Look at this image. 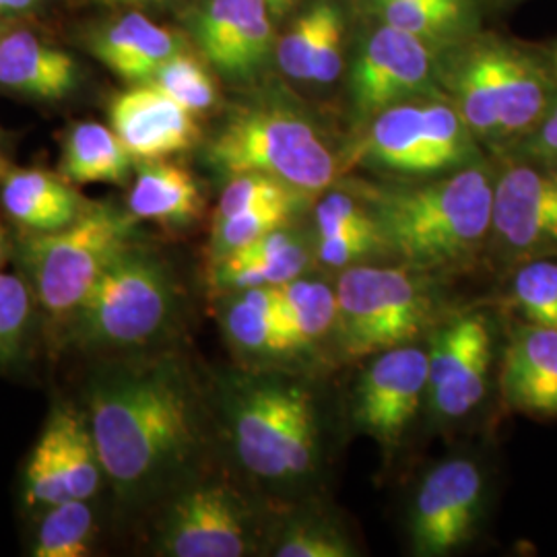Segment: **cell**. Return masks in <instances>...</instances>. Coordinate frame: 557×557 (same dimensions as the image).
Here are the masks:
<instances>
[{
    "mask_svg": "<svg viewBox=\"0 0 557 557\" xmlns=\"http://www.w3.org/2000/svg\"><path fill=\"white\" fill-rule=\"evenodd\" d=\"M87 423L103 475L120 494H135L168 475L197 442L193 391L180 368L165 361L98 380Z\"/></svg>",
    "mask_w": 557,
    "mask_h": 557,
    "instance_id": "1",
    "label": "cell"
},
{
    "mask_svg": "<svg viewBox=\"0 0 557 557\" xmlns=\"http://www.w3.org/2000/svg\"><path fill=\"white\" fill-rule=\"evenodd\" d=\"M496 170L485 160L421 186L370 188L363 200L391 257L419 273L478 259L492 232Z\"/></svg>",
    "mask_w": 557,
    "mask_h": 557,
    "instance_id": "2",
    "label": "cell"
},
{
    "mask_svg": "<svg viewBox=\"0 0 557 557\" xmlns=\"http://www.w3.org/2000/svg\"><path fill=\"white\" fill-rule=\"evenodd\" d=\"M440 83L473 137L499 158L537 128L557 98L545 48L494 34L453 48L442 60Z\"/></svg>",
    "mask_w": 557,
    "mask_h": 557,
    "instance_id": "3",
    "label": "cell"
},
{
    "mask_svg": "<svg viewBox=\"0 0 557 557\" xmlns=\"http://www.w3.org/2000/svg\"><path fill=\"white\" fill-rule=\"evenodd\" d=\"M207 160L227 178L264 174L308 195L326 190L338 172L337 158L314 120L283 100L236 110L209 143Z\"/></svg>",
    "mask_w": 557,
    "mask_h": 557,
    "instance_id": "4",
    "label": "cell"
},
{
    "mask_svg": "<svg viewBox=\"0 0 557 557\" xmlns=\"http://www.w3.org/2000/svg\"><path fill=\"white\" fill-rule=\"evenodd\" d=\"M137 244L139 220L128 209L87 205L60 230L29 232L20 259L41 308L57 319H71L103 271Z\"/></svg>",
    "mask_w": 557,
    "mask_h": 557,
    "instance_id": "5",
    "label": "cell"
},
{
    "mask_svg": "<svg viewBox=\"0 0 557 557\" xmlns=\"http://www.w3.org/2000/svg\"><path fill=\"white\" fill-rule=\"evenodd\" d=\"M335 292V335L338 349L349 359L413 343L438 312L430 283L409 267H349L341 273Z\"/></svg>",
    "mask_w": 557,
    "mask_h": 557,
    "instance_id": "6",
    "label": "cell"
},
{
    "mask_svg": "<svg viewBox=\"0 0 557 557\" xmlns=\"http://www.w3.org/2000/svg\"><path fill=\"white\" fill-rule=\"evenodd\" d=\"M176 283L163 260L128 248L71 317L73 338L94 349H131L160 337L176 310Z\"/></svg>",
    "mask_w": 557,
    "mask_h": 557,
    "instance_id": "7",
    "label": "cell"
},
{
    "mask_svg": "<svg viewBox=\"0 0 557 557\" xmlns=\"http://www.w3.org/2000/svg\"><path fill=\"white\" fill-rule=\"evenodd\" d=\"M232 400V440L246 471L283 483L314 469L319 419L306 388L278 380L248 382Z\"/></svg>",
    "mask_w": 557,
    "mask_h": 557,
    "instance_id": "8",
    "label": "cell"
},
{
    "mask_svg": "<svg viewBox=\"0 0 557 557\" xmlns=\"http://www.w3.org/2000/svg\"><path fill=\"white\" fill-rule=\"evenodd\" d=\"M359 163L398 176H444L483 161L479 143L446 96L400 101L368 122Z\"/></svg>",
    "mask_w": 557,
    "mask_h": 557,
    "instance_id": "9",
    "label": "cell"
},
{
    "mask_svg": "<svg viewBox=\"0 0 557 557\" xmlns=\"http://www.w3.org/2000/svg\"><path fill=\"white\" fill-rule=\"evenodd\" d=\"M487 250L504 269L557 259V161L502 156Z\"/></svg>",
    "mask_w": 557,
    "mask_h": 557,
    "instance_id": "10",
    "label": "cell"
},
{
    "mask_svg": "<svg viewBox=\"0 0 557 557\" xmlns=\"http://www.w3.org/2000/svg\"><path fill=\"white\" fill-rule=\"evenodd\" d=\"M438 46L380 23L359 48L349 75V98L359 122L425 96H440Z\"/></svg>",
    "mask_w": 557,
    "mask_h": 557,
    "instance_id": "11",
    "label": "cell"
},
{
    "mask_svg": "<svg viewBox=\"0 0 557 557\" xmlns=\"http://www.w3.org/2000/svg\"><path fill=\"white\" fill-rule=\"evenodd\" d=\"M485 498V479L471 458H450L421 481L409 512L416 556L442 557L475 535Z\"/></svg>",
    "mask_w": 557,
    "mask_h": 557,
    "instance_id": "12",
    "label": "cell"
},
{
    "mask_svg": "<svg viewBox=\"0 0 557 557\" xmlns=\"http://www.w3.org/2000/svg\"><path fill=\"white\" fill-rule=\"evenodd\" d=\"M428 376V351L413 343L374 356L354 393L356 425L386 450L398 446L425 403Z\"/></svg>",
    "mask_w": 557,
    "mask_h": 557,
    "instance_id": "13",
    "label": "cell"
},
{
    "mask_svg": "<svg viewBox=\"0 0 557 557\" xmlns=\"http://www.w3.org/2000/svg\"><path fill=\"white\" fill-rule=\"evenodd\" d=\"M492 331L483 314L442 324L432 338L428 409L438 421L469 416L487 393L492 370Z\"/></svg>",
    "mask_w": 557,
    "mask_h": 557,
    "instance_id": "14",
    "label": "cell"
},
{
    "mask_svg": "<svg viewBox=\"0 0 557 557\" xmlns=\"http://www.w3.org/2000/svg\"><path fill=\"white\" fill-rule=\"evenodd\" d=\"M252 549L250 512L232 487L205 483L172 504L160 552L172 557H239Z\"/></svg>",
    "mask_w": 557,
    "mask_h": 557,
    "instance_id": "15",
    "label": "cell"
},
{
    "mask_svg": "<svg viewBox=\"0 0 557 557\" xmlns=\"http://www.w3.org/2000/svg\"><path fill=\"white\" fill-rule=\"evenodd\" d=\"M267 0H205L195 17L200 52L223 77L250 79L275 52Z\"/></svg>",
    "mask_w": 557,
    "mask_h": 557,
    "instance_id": "16",
    "label": "cell"
},
{
    "mask_svg": "<svg viewBox=\"0 0 557 557\" xmlns=\"http://www.w3.org/2000/svg\"><path fill=\"white\" fill-rule=\"evenodd\" d=\"M110 124L133 158L165 160L199 137L195 114L153 83H137L110 106Z\"/></svg>",
    "mask_w": 557,
    "mask_h": 557,
    "instance_id": "17",
    "label": "cell"
},
{
    "mask_svg": "<svg viewBox=\"0 0 557 557\" xmlns=\"http://www.w3.org/2000/svg\"><path fill=\"white\" fill-rule=\"evenodd\" d=\"M504 403L531 418H557V331L518 324L502 359Z\"/></svg>",
    "mask_w": 557,
    "mask_h": 557,
    "instance_id": "18",
    "label": "cell"
},
{
    "mask_svg": "<svg viewBox=\"0 0 557 557\" xmlns=\"http://www.w3.org/2000/svg\"><path fill=\"white\" fill-rule=\"evenodd\" d=\"M0 199L27 232H52L79 218L87 202L66 182L36 168L0 163Z\"/></svg>",
    "mask_w": 557,
    "mask_h": 557,
    "instance_id": "19",
    "label": "cell"
},
{
    "mask_svg": "<svg viewBox=\"0 0 557 557\" xmlns=\"http://www.w3.org/2000/svg\"><path fill=\"white\" fill-rule=\"evenodd\" d=\"M180 52L174 32L161 27L139 11H128L101 27L94 40V54L119 77L149 83L161 66Z\"/></svg>",
    "mask_w": 557,
    "mask_h": 557,
    "instance_id": "20",
    "label": "cell"
},
{
    "mask_svg": "<svg viewBox=\"0 0 557 557\" xmlns=\"http://www.w3.org/2000/svg\"><path fill=\"white\" fill-rule=\"evenodd\" d=\"M0 85L23 96L60 100L77 85V64L25 29L0 38Z\"/></svg>",
    "mask_w": 557,
    "mask_h": 557,
    "instance_id": "21",
    "label": "cell"
},
{
    "mask_svg": "<svg viewBox=\"0 0 557 557\" xmlns=\"http://www.w3.org/2000/svg\"><path fill=\"white\" fill-rule=\"evenodd\" d=\"M200 209L199 184L188 170L163 160L140 163L128 195V211L137 220L186 227L199 218Z\"/></svg>",
    "mask_w": 557,
    "mask_h": 557,
    "instance_id": "22",
    "label": "cell"
},
{
    "mask_svg": "<svg viewBox=\"0 0 557 557\" xmlns=\"http://www.w3.org/2000/svg\"><path fill=\"white\" fill-rule=\"evenodd\" d=\"M275 319L289 354L304 351L335 333L337 292L317 278L298 277L277 285Z\"/></svg>",
    "mask_w": 557,
    "mask_h": 557,
    "instance_id": "23",
    "label": "cell"
},
{
    "mask_svg": "<svg viewBox=\"0 0 557 557\" xmlns=\"http://www.w3.org/2000/svg\"><path fill=\"white\" fill-rule=\"evenodd\" d=\"M275 287H255L232 294L221 324L230 343L250 358H283L289 356L285 338L275 319Z\"/></svg>",
    "mask_w": 557,
    "mask_h": 557,
    "instance_id": "24",
    "label": "cell"
},
{
    "mask_svg": "<svg viewBox=\"0 0 557 557\" xmlns=\"http://www.w3.org/2000/svg\"><path fill=\"white\" fill-rule=\"evenodd\" d=\"M133 156L119 135L100 122H81L64 143L62 174L75 184H122Z\"/></svg>",
    "mask_w": 557,
    "mask_h": 557,
    "instance_id": "25",
    "label": "cell"
},
{
    "mask_svg": "<svg viewBox=\"0 0 557 557\" xmlns=\"http://www.w3.org/2000/svg\"><path fill=\"white\" fill-rule=\"evenodd\" d=\"M370 9L380 23L418 36L432 46L457 40L473 23L469 0H388Z\"/></svg>",
    "mask_w": 557,
    "mask_h": 557,
    "instance_id": "26",
    "label": "cell"
},
{
    "mask_svg": "<svg viewBox=\"0 0 557 557\" xmlns=\"http://www.w3.org/2000/svg\"><path fill=\"white\" fill-rule=\"evenodd\" d=\"M314 257V239L301 232L298 238L271 259H227L211 264V285L223 294H236L255 287H275L301 277Z\"/></svg>",
    "mask_w": 557,
    "mask_h": 557,
    "instance_id": "27",
    "label": "cell"
},
{
    "mask_svg": "<svg viewBox=\"0 0 557 557\" xmlns=\"http://www.w3.org/2000/svg\"><path fill=\"white\" fill-rule=\"evenodd\" d=\"M50 428L57 438L60 467L71 498H94L100 490L103 467L89 423L62 409L50 419Z\"/></svg>",
    "mask_w": 557,
    "mask_h": 557,
    "instance_id": "28",
    "label": "cell"
},
{
    "mask_svg": "<svg viewBox=\"0 0 557 557\" xmlns=\"http://www.w3.org/2000/svg\"><path fill=\"white\" fill-rule=\"evenodd\" d=\"M89 499H64L46 508L34 545V557H83L94 541Z\"/></svg>",
    "mask_w": 557,
    "mask_h": 557,
    "instance_id": "29",
    "label": "cell"
},
{
    "mask_svg": "<svg viewBox=\"0 0 557 557\" xmlns=\"http://www.w3.org/2000/svg\"><path fill=\"white\" fill-rule=\"evenodd\" d=\"M299 207L301 205H289V202L264 205V207L248 209L236 215L213 221L211 244H209L211 264L275 232L278 227L292 223Z\"/></svg>",
    "mask_w": 557,
    "mask_h": 557,
    "instance_id": "30",
    "label": "cell"
},
{
    "mask_svg": "<svg viewBox=\"0 0 557 557\" xmlns=\"http://www.w3.org/2000/svg\"><path fill=\"white\" fill-rule=\"evenodd\" d=\"M510 304L522 322L557 331V259L529 260L515 269Z\"/></svg>",
    "mask_w": 557,
    "mask_h": 557,
    "instance_id": "31",
    "label": "cell"
},
{
    "mask_svg": "<svg viewBox=\"0 0 557 557\" xmlns=\"http://www.w3.org/2000/svg\"><path fill=\"white\" fill-rule=\"evenodd\" d=\"M338 9L331 2H317L308 11H304L287 34L275 46L278 69L294 81L310 83L312 62L319 50L320 38L324 34L326 23L337 13Z\"/></svg>",
    "mask_w": 557,
    "mask_h": 557,
    "instance_id": "32",
    "label": "cell"
},
{
    "mask_svg": "<svg viewBox=\"0 0 557 557\" xmlns=\"http://www.w3.org/2000/svg\"><path fill=\"white\" fill-rule=\"evenodd\" d=\"M149 83L158 85L163 94L193 114L207 112L218 101V87L207 69L182 50L168 60Z\"/></svg>",
    "mask_w": 557,
    "mask_h": 557,
    "instance_id": "33",
    "label": "cell"
},
{
    "mask_svg": "<svg viewBox=\"0 0 557 557\" xmlns=\"http://www.w3.org/2000/svg\"><path fill=\"white\" fill-rule=\"evenodd\" d=\"M391 257L376 220L329 234H314V259L331 269H349Z\"/></svg>",
    "mask_w": 557,
    "mask_h": 557,
    "instance_id": "34",
    "label": "cell"
},
{
    "mask_svg": "<svg viewBox=\"0 0 557 557\" xmlns=\"http://www.w3.org/2000/svg\"><path fill=\"white\" fill-rule=\"evenodd\" d=\"M310 197L312 195L299 190L296 186L264 174H239L230 178L227 186L223 188L215 220L230 218L264 205H278V202L304 207V202Z\"/></svg>",
    "mask_w": 557,
    "mask_h": 557,
    "instance_id": "35",
    "label": "cell"
},
{
    "mask_svg": "<svg viewBox=\"0 0 557 557\" xmlns=\"http://www.w3.org/2000/svg\"><path fill=\"white\" fill-rule=\"evenodd\" d=\"M64 499H71V494L60 467L57 438L48 423L25 469V502L32 508H50Z\"/></svg>",
    "mask_w": 557,
    "mask_h": 557,
    "instance_id": "36",
    "label": "cell"
},
{
    "mask_svg": "<svg viewBox=\"0 0 557 557\" xmlns=\"http://www.w3.org/2000/svg\"><path fill=\"white\" fill-rule=\"evenodd\" d=\"M34 298L25 278L0 271V363L20 356L32 324Z\"/></svg>",
    "mask_w": 557,
    "mask_h": 557,
    "instance_id": "37",
    "label": "cell"
},
{
    "mask_svg": "<svg viewBox=\"0 0 557 557\" xmlns=\"http://www.w3.org/2000/svg\"><path fill=\"white\" fill-rule=\"evenodd\" d=\"M273 556L277 557H354L356 547L338 527L329 520H299L275 545Z\"/></svg>",
    "mask_w": 557,
    "mask_h": 557,
    "instance_id": "38",
    "label": "cell"
},
{
    "mask_svg": "<svg viewBox=\"0 0 557 557\" xmlns=\"http://www.w3.org/2000/svg\"><path fill=\"white\" fill-rule=\"evenodd\" d=\"M374 215L366 200L347 193H329L314 211V234H329L345 227L372 223Z\"/></svg>",
    "mask_w": 557,
    "mask_h": 557,
    "instance_id": "39",
    "label": "cell"
},
{
    "mask_svg": "<svg viewBox=\"0 0 557 557\" xmlns=\"http://www.w3.org/2000/svg\"><path fill=\"white\" fill-rule=\"evenodd\" d=\"M506 156H529L557 161V98L537 128Z\"/></svg>",
    "mask_w": 557,
    "mask_h": 557,
    "instance_id": "40",
    "label": "cell"
},
{
    "mask_svg": "<svg viewBox=\"0 0 557 557\" xmlns=\"http://www.w3.org/2000/svg\"><path fill=\"white\" fill-rule=\"evenodd\" d=\"M41 0H0V13L4 15H17V13H29L40 7Z\"/></svg>",
    "mask_w": 557,
    "mask_h": 557,
    "instance_id": "41",
    "label": "cell"
},
{
    "mask_svg": "<svg viewBox=\"0 0 557 557\" xmlns=\"http://www.w3.org/2000/svg\"><path fill=\"white\" fill-rule=\"evenodd\" d=\"M7 257H9V244H7L4 225H2V221H0V271H2L4 264H7Z\"/></svg>",
    "mask_w": 557,
    "mask_h": 557,
    "instance_id": "42",
    "label": "cell"
},
{
    "mask_svg": "<svg viewBox=\"0 0 557 557\" xmlns=\"http://www.w3.org/2000/svg\"><path fill=\"white\" fill-rule=\"evenodd\" d=\"M294 2H296V0H267V4H269V9H271L273 15L285 13Z\"/></svg>",
    "mask_w": 557,
    "mask_h": 557,
    "instance_id": "43",
    "label": "cell"
},
{
    "mask_svg": "<svg viewBox=\"0 0 557 557\" xmlns=\"http://www.w3.org/2000/svg\"><path fill=\"white\" fill-rule=\"evenodd\" d=\"M103 4L110 7H131V4H149V2H158V0H100Z\"/></svg>",
    "mask_w": 557,
    "mask_h": 557,
    "instance_id": "44",
    "label": "cell"
},
{
    "mask_svg": "<svg viewBox=\"0 0 557 557\" xmlns=\"http://www.w3.org/2000/svg\"><path fill=\"white\" fill-rule=\"evenodd\" d=\"M543 48H545V52H547V57H549V62H552L554 73H556L557 77V40L547 44V46H543Z\"/></svg>",
    "mask_w": 557,
    "mask_h": 557,
    "instance_id": "45",
    "label": "cell"
},
{
    "mask_svg": "<svg viewBox=\"0 0 557 557\" xmlns=\"http://www.w3.org/2000/svg\"><path fill=\"white\" fill-rule=\"evenodd\" d=\"M379 2H388V0H366V4H368V7H372V4H379Z\"/></svg>",
    "mask_w": 557,
    "mask_h": 557,
    "instance_id": "46",
    "label": "cell"
}]
</instances>
